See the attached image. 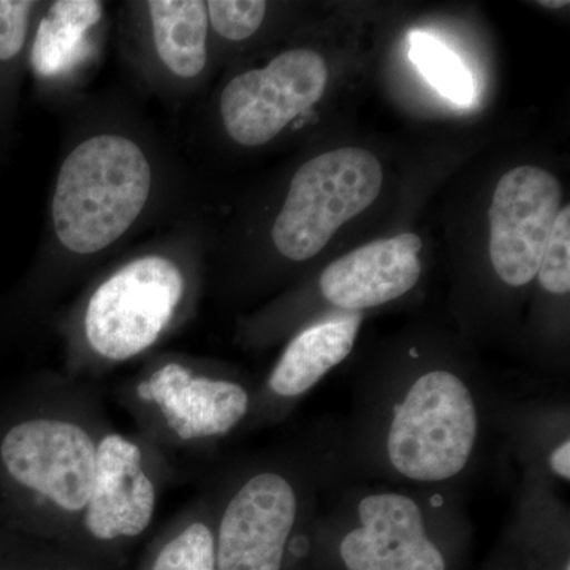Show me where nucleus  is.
<instances>
[{"label": "nucleus", "instance_id": "19", "mask_svg": "<svg viewBox=\"0 0 570 570\" xmlns=\"http://www.w3.org/2000/svg\"><path fill=\"white\" fill-rule=\"evenodd\" d=\"M411 61L420 73L445 99L453 104L471 105L475 99V82L459 56L430 33H411Z\"/></svg>", "mask_w": 570, "mask_h": 570}, {"label": "nucleus", "instance_id": "23", "mask_svg": "<svg viewBox=\"0 0 570 570\" xmlns=\"http://www.w3.org/2000/svg\"><path fill=\"white\" fill-rule=\"evenodd\" d=\"M485 570H531L530 566H528L527 560H524L523 554L519 550V547L515 546L512 539H509L508 542L502 547L501 553L494 557L493 562L485 568Z\"/></svg>", "mask_w": 570, "mask_h": 570}, {"label": "nucleus", "instance_id": "9", "mask_svg": "<svg viewBox=\"0 0 570 570\" xmlns=\"http://www.w3.org/2000/svg\"><path fill=\"white\" fill-rule=\"evenodd\" d=\"M168 479L164 450L108 426L97 450L88 504L73 535L99 546L129 542L151 527Z\"/></svg>", "mask_w": 570, "mask_h": 570}, {"label": "nucleus", "instance_id": "22", "mask_svg": "<svg viewBox=\"0 0 570 570\" xmlns=\"http://www.w3.org/2000/svg\"><path fill=\"white\" fill-rule=\"evenodd\" d=\"M36 2L0 0V61H17L26 43Z\"/></svg>", "mask_w": 570, "mask_h": 570}, {"label": "nucleus", "instance_id": "21", "mask_svg": "<svg viewBox=\"0 0 570 570\" xmlns=\"http://www.w3.org/2000/svg\"><path fill=\"white\" fill-rule=\"evenodd\" d=\"M214 31L232 41H243L261 29L266 2L258 0H212L206 2Z\"/></svg>", "mask_w": 570, "mask_h": 570}, {"label": "nucleus", "instance_id": "12", "mask_svg": "<svg viewBox=\"0 0 570 570\" xmlns=\"http://www.w3.org/2000/svg\"><path fill=\"white\" fill-rule=\"evenodd\" d=\"M362 314H340L296 333L255 392L246 428L283 422L318 382L351 355L362 328Z\"/></svg>", "mask_w": 570, "mask_h": 570}, {"label": "nucleus", "instance_id": "13", "mask_svg": "<svg viewBox=\"0 0 570 570\" xmlns=\"http://www.w3.org/2000/svg\"><path fill=\"white\" fill-rule=\"evenodd\" d=\"M422 247L414 234L376 239L326 266L318 277V292L328 305L346 314L395 302L419 284Z\"/></svg>", "mask_w": 570, "mask_h": 570}, {"label": "nucleus", "instance_id": "24", "mask_svg": "<svg viewBox=\"0 0 570 570\" xmlns=\"http://www.w3.org/2000/svg\"><path fill=\"white\" fill-rule=\"evenodd\" d=\"M539 6L549 7V9H562V7H568L569 2L568 0H558V2H554V0H542V2H539Z\"/></svg>", "mask_w": 570, "mask_h": 570}, {"label": "nucleus", "instance_id": "5", "mask_svg": "<svg viewBox=\"0 0 570 570\" xmlns=\"http://www.w3.org/2000/svg\"><path fill=\"white\" fill-rule=\"evenodd\" d=\"M151 187V164L137 142L112 134L80 142L63 160L52 195L59 242L78 255L107 249L132 227Z\"/></svg>", "mask_w": 570, "mask_h": 570}, {"label": "nucleus", "instance_id": "2", "mask_svg": "<svg viewBox=\"0 0 570 570\" xmlns=\"http://www.w3.org/2000/svg\"><path fill=\"white\" fill-rule=\"evenodd\" d=\"M107 428L85 387L37 384L14 393L0 406V523L73 535Z\"/></svg>", "mask_w": 570, "mask_h": 570}, {"label": "nucleus", "instance_id": "16", "mask_svg": "<svg viewBox=\"0 0 570 570\" xmlns=\"http://www.w3.org/2000/svg\"><path fill=\"white\" fill-rule=\"evenodd\" d=\"M102 2L63 0L55 2L37 29L31 52L33 70L39 77L63 73L80 61L89 32L99 24Z\"/></svg>", "mask_w": 570, "mask_h": 570}, {"label": "nucleus", "instance_id": "7", "mask_svg": "<svg viewBox=\"0 0 570 570\" xmlns=\"http://www.w3.org/2000/svg\"><path fill=\"white\" fill-rule=\"evenodd\" d=\"M187 294V277L171 258L145 255L122 265L82 306L75 366L105 370L145 355L181 317Z\"/></svg>", "mask_w": 570, "mask_h": 570}, {"label": "nucleus", "instance_id": "8", "mask_svg": "<svg viewBox=\"0 0 570 570\" xmlns=\"http://www.w3.org/2000/svg\"><path fill=\"white\" fill-rule=\"evenodd\" d=\"M382 184V165L366 149H333L307 160L273 225L276 249L294 262L316 257L344 224L376 202Z\"/></svg>", "mask_w": 570, "mask_h": 570}, {"label": "nucleus", "instance_id": "11", "mask_svg": "<svg viewBox=\"0 0 570 570\" xmlns=\"http://www.w3.org/2000/svg\"><path fill=\"white\" fill-rule=\"evenodd\" d=\"M561 202L560 181L543 168L524 165L499 179L489 209L490 258L502 283L519 288L535 279Z\"/></svg>", "mask_w": 570, "mask_h": 570}, {"label": "nucleus", "instance_id": "4", "mask_svg": "<svg viewBox=\"0 0 570 570\" xmlns=\"http://www.w3.org/2000/svg\"><path fill=\"white\" fill-rule=\"evenodd\" d=\"M341 490L307 534L303 558L314 570H463L471 528L450 491Z\"/></svg>", "mask_w": 570, "mask_h": 570}, {"label": "nucleus", "instance_id": "6", "mask_svg": "<svg viewBox=\"0 0 570 570\" xmlns=\"http://www.w3.org/2000/svg\"><path fill=\"white\" fill-rule=\"evenodd\" d=\"M257 387L183 356L153 363L119 390L122 406L164 452L202 449L247 426Z\"/></svg>", "mask_w": 570, "mask_h": 570}, {"label": "nucleus", "instance_id": "10", "mask_svg": "<svg viewBox=\"0 0 570 570\" xmlns=\"http://www.w3.org/2000/svg\"><path fill=\"white\" fill-rule=\"evenodd\" d=\"M328 67L318 52L295 48L262 69L243 71L225 86L220 116L243 146H262L324 97Z\"/></svg>", "mask_w": 570, "mask_h": 570}, {"label": "nucleus", "instance_id": "3", "mask_svg": "<svg viewBox=\"0 0 570 570\" xmlns=\"http://www.w3.org/2000/svg\"><path fill=\"white\" fill-rule=\"evenodd\" d=\"M346 479L341 433L299 439L236 469L214 490L217 570H285Z\"/></svg>", "mask_w": 570, "mask_h": 570}, {"label": "nucleus", "instance_id": "18", "mask_svg": "<svg viewBox=\"0 0 570 570\" xmlns=\"http://www.w3.org/2000/svg\"><path fill=\"white\" fill-rule=\"evenodd\" d=\"M149 570H217L214 491L178 517Z\"/></svg>", "mask_w": 570, "mask_h": 570}, {"label": "nucleus", "instance_id": "14", "mask_svg": "<svg viewBox=\"0 0 570 570\" xmlns=\"http://www.w3.org/2000/svg\"><path fill=\"white\" fill-rule=\"evenodd\" d=\"M551 482L527 469L512 539L531 570H570L569 517Z\"/></svg>", "mask_w": 570, "mask_h": 570}, {"label": "nucleus", "instance_id": "20", "mask_svg": "<svg viewBox=\"0 0 570 570\" xmlns=\"http://www.w3.org/2000/svg\"><path fill=\"white\" fill-rule=\"evenodd\" d=\"M540 287L547 294L566 296L570 292V208L560 209L550 238L543 249L538 276Z\"/></svg>", "mask_w": 570, "mask_h": 570}, {"label": "nucleus", "instance_id": "1", "mask_svg": "<svg viewBox=\"0 0 570 570\" xmlns=\"http://www.w3.org/2000/svg\"><path fill=\"white\" fill-rule=\"evenodd\" d=\"M508 407L450 366L356 389L354 417L341 433L346 478L450 491L475 471Z\"/></svg>", "mask_w": 570, "mask_h": 570}, {"label": "nucleus", "instance_id": "17", "mask_svg": "<svg viewBox=\"0 0 570 570\" xmlns=\"http://www.w3.org/2000/svg\"><path fill=\"white\" fill-rule=\"evenodd\" d=\"M505 426L519 441L524 466L550 482H570L569 414L564 407H508Z\"/></svg>", "mask_w": 570, "mask_h": 570}, {"label": "nucleus", "instance_id": "15", "mask_svg": "<svg viewBox=\"0 0 570 570\" xmlns=\"http://www.w3.org/2000/svg\"><path fill=\"white\" fill-rule=\"evenodd\" d=\"M154 45L160 61L179 78L197 77L208 58V11L200 0L148 2Z\"/></svg>", "mask_w": 570, "mask_h": 570}]
</instances>
